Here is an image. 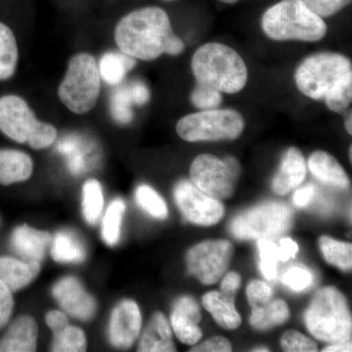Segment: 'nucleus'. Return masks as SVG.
<instances>
[{"mask_svg":"<svg viewBox=\"0 0 352 352\" xmlns=\"http://www.w3.org/2000/svg\"><path fill=\"white\" fill-rule=\"evenodd\" d=\"M29 104L18 95L0 97V131L18 143H27L38 124Z\"/></svg>","mask_w":352,"mask_h":352,"instance_id":"f8f14e48","label":"nucleus"},{"mask_svg":"<svg viewBox=\"0 0 352 352\" xmlns=\"http://www.w3.org/2000/svg\"><path fill=\"white\" fill-rule=\"evenodd\" d=\"M305 321L316 339L335 344L351 340V311L344 296L333 287H325L315 294Z\"/></svg>","mask_w":352,"mask_h":352,"instance_id":"39448f33","label":"nucleus"},{"mask_svg":"<svg viewBox=\"0 0 352 352\" xmlns=\"http://www.w3.org/2000/svg\"><path fill=\"white\" fill-rule=\"evenodd\" d=\"M191 69L197 85H205L222 94H237L249 80V71L239 53L220 43L200 46L191 60Z\"/></svg>","mask_w":352,"mask_h":352,"instance_id":"7ed1b4c3","label":"nucleus"},{"mask_svg":"<svg viewBox=\"0 0 352 352\" xmlns=\"http://www.w3.org/2000/svg\"><path fill=\"white\" fill-rule=\"evenodd\" d=\"M190 99L194 107L204 111L219 108L223 101V96L219 90L205 87V85H197L191 92Z\"/></svg>","mask_w":352,"mask_h":352,"instance_id":"f704fd0d","label":"nucleus"},{"mask_svg":"<svg viewBox=\"0 0 352 352\" xmlns=\"http://www.w3.org/2000/svg\"><path fill=\"white\" fill-rule=\"evenodd\" d=\"M46 324L51 329L53 333L61 330L66 326L69 325L68 318L63 312L58 311V310H52L48 312L45 317Z\"/></svg>","mask_w":352,"mask_h":352,"instance_id":"de8ad7c7","label":"nucleus"},{"mask_svg":"<svg viewBox=\"0 0 352 352\" xmlns=\"http://www.w3.org/2000/svg\"><path fill=\"white\" fill-rule=\"evenodd\" d=\"M34 170L32 157L19 150H0V184L23 182Z\"/></svg>","mask_w":352,"mask_h":352,"instance_id":"4be33fe9","label":"nucleus"},{"mask_svg":"<svg viewBox=\"0 0 352 352\" xmlns=\"http://www.w3.org/2000/svg\"><path fill=\"white\" fill-rule=\"evenodd\" d=\"M307 176V163L302 152L289 148L285 153L279 170L273 178L272 189L278 195L284 196L300 186Z\"/></svg>","mask_w":352,"mask_h":352,"instance_id":"dca6fc26","label":"nucleus"},{"mask_svg":"<svg viewBox=\"0 0 352 352\" xmlns=\"http://www.w3.org/2000/svg\"><path fill=\"white\" fill-rule=\"evenodd\" d=\"M164 1L170 2V1H176V0H164Z\"/></svg>","mask_w":352,"mask_h":352,"instance_id":"864d4df0","label":"nucleus"},{"mask_svg":"<svg viewBox=\"0 0 352 352\" xmlns=\"http://www.w3.org/2000/svg\"><path fill=\"white\" fill-rule=\"evenodd\" d=\"M175 36L170 16L157 6L131 11L118 22L115 29L120 51L141 61H154L166 54Z\"/></svg>","mask_w":352,"mask_h":352,"instance_id":"f03ea898","label":"nucleus"},{"mask_svg":"<svg viewBox=\"0 0 352 352\" xmlns=\"http://www.w3.org/2000/svg\"><path fill=\"white\" fill-rule=\"evenodd\" d=\"M142 317L138 303L124 300L113 308L109 325L111 344L118 349H129L138 340Z\"/></svg>","mask_w":352,"mask_h":352,"instance_id":"ddd939ff","label":"nucleus"},{"mask_svg":"<svg viewBox=\"0 0 352 352\" xmlns=\"http://www.w3.org/2000/svg\"><path fill=\"white\" fill-rule=\"evenodd\" d=\"M135 65L136 60L122 51L106 52L98 65L101 80L110 85H120Z\"/></svg>","mask_w":352,"mask_h":352,"instance_id":"b1692460","label":"nucleus"},{"mask_svg":"<svg viewBox=\"0 0 352 352\" xmlns=\"http://www.w3.org/2000/svg\"><path fill=\"white\" fill-rule=\"evenodd\" d=\"M319 245H320L324 258L329 263L344 271L351 270L352 245L351 243L340 242L327 236H322L319 239Z\"/></svg>","mask_w":352,"mask_h":352,"instance_id":"cd10ccee","label":"nucleus"},{"mask_svg":"<svg viewBox=\"0 0 352 352\" xmlns=\"http://www.w3.org/2000/svg\"><path fill=\"white\" fill-rule=\"evenodd\" d=\"M41 272L38 261H22L13 258H0V281L11 289L19 291L31 284Z\"/></svg>","mask_w":352,"mask_h":352,"instance_id":"aec40b11","label":"nucleus"},{"mask_svg":"<svg viewBox=\"0 0 352 352\" xmlns=\"http://www.w3.org/2000/svg\"><path fill=\"white\" fill-rule=\"evenodd\" d=\"M129 90H131V98L134 105L142 107L149 102L150 97H151L149 88L141 80L132 82L129 85Z\"/></svg>","mask_w":352,"mask_h":352,"instance_id":"37998d69","label":"nucleus"},{"mask_svg":"<svg viewBox=\"0 0 352 352\" xmlns=\"http://www.w3.org/2000/svg\"><path fill=\"white\" fill-rule=\"evenodd\" d=\"M295 83L307 98L325 101L333 113L344 112L352 101L351 59L330 51L309 55L296 68Z\"/></svg>","mask_w":352,"mask_h":352,"instance_id":"f257e3e1","label":"nucleus"},{"mask_svg":"<svg viewBox=\"0 0 352 352\" xmlns=\"http://www.w3.org/2000/svg\"><path fill=\"white\" fill-rule=\"evenodd\" d=\"M232 351V346L230 342L224 337L210 338L198 346L190 349L192 352H229Z\"/></svg>","mask_w":352,"mask_h":352,"instance_id":"79ce46f5","label":"nucleus"},{"mask_svg":"<svg viewBox=\"0 0 352 352\" xmlns=\"http://www.w3.org/2000/svg\"><path fill=\"white\" fill-rule=\"evenodd\" d=\"M133 105L129 85L118 87L111 96L110 110L113 119L118 124H129L133 120Z\"/></svg>","mask_w":352,"mask_h":352,"instance_id":"473e14b6","label":"nucleus"},{"mask_svg":"<svg viewBox=\"0 0 352 352\" xmlns=\"http://www.w3.org/2000/svg\"><path fill=\"white\" fill-rule=\"evenodd\" d=\"M289 310L288 305L282 300L268 302L263 307H252L250 322L254 329L258 331H267L280 326L288 320Z\"/></svg>","mask_w":352,"mask_h":352,"instance_id":"a878e982","label":"nucleus"},{"mask_svg":"<svg viewBox=\"0 0 352 352\" xmlns=\"http://www.w3.org/2000/svg\"><path fill=\"white\" fill-rule=\"evenodd\" d=\"M124 212L126 203L122 199H115L104 215L102 222V237L104 242L110 247H113L119 242Z\"/></svg>","mask_w":352,"mask_h":352,"instance_id":"c85d7f7f","label":"nucleus"},{"mask_svg":"<svg viewBox=\"0 0 352 352\" xmlns=\"http://www.w3.org/2000/svg\"><path fill=\"white\" fill-rule=\"evenodd\" d=\"M316 193V186L314 184H308L302 188L296 190L294 195V203L296 207L305 208L314 198Z\"/></svg>","mask_w":352,"mask_h":352,"instance_id":"a18cd8bd","label":"nucleus"},{"mask_svg":"<svg viewBox=\"0 0 352 352\" xmlns=\"http://www.w3.org/2000/svg\"><path fill=\"white\" fill-rule=\"evenodd\" d=\"M248 300L252 307H263L270 302L272 289L265 282L254 280L247 288Z\"/></svg>","mask_w":352,"mask_h":352,"instance_id":"ea45409f","label":"nucleus"},{"mask_svg":"<svg viewBox=\"0 0 352 352\" xmlns=\"http://www.w3.org/2000/svg\"><path fill=\"white\" fill-rule=\"evenodd\" d=\"M104 196L100 183L87 180L82 187V214L89 224H95L103 210Z\"/></svg>","mask_w":352,"mask_h":352,"instance_id":"c756f323","label":"nucleus"},{"mask_svg":"<svg viewBox=\"0 0 352 352\" xmlns=\"http://www.w3.org/2000/svg\"><path fill=\"white\" fill-rule=\"evenodd\" d=\"M307 164L310 173L320 182L338 188H349V179L346 170L329 153H312L308 159Z\"/></svg>","mask_w":352,"mask_h":352,"instance_id":"412c9836","label":"nucleus"},{"mask_svg":"<svg viewBox=\"0 0 352 352\" xmlns=\"http://www.w3.org/2000/svg\"><path fill=\"white\" fill-rule=\"evenodd\" d=\"M241 286V277L238 273L230 272L226 274L221 283V293L224 295L235 296Z\"/></svg>","mask_w":352,"mask_h":352,"instance_id":"49530a36","label":"nucleus"},{"mask_svg":"<svg viewBox=\"0 0 352 352\" xmlns=\"http://www.w3.org/2000/svg\"><path fill=\"white\" fill-rule=\"evenodd\" d=\"M261 29L272 41L310 43L322 41L328 30L302 0H282L270 7L261 17Z\"/></svg>","mask_w":352,"mask_h":352,"instance_id":"20e7f679","label":"nucleus"},{"mask_svg":"<svg viewBox=\"0 0 352 352\" xmlns=\"http://www.w3.org/2000/svg\"><path fill=\"white\" fill-rule=\"evenodd\" d=\"M19 51L12 30L0 22V80L12 78L17 69Z\"/></svg>","mask_w":352,"mask_h":352,"instance_id":"bb28decb","label":"nucleus"},{"mask_svg":"<svg viewBox=\"0 0 352 352\" xmlns=\"http://www.w3.org/2000/svg\"><path fill=\"white\" fill-rule=\"evenodd\" d=\"M101 80L94 57L88 53H78L69 60L63 80L58 88V96L71 112L83 115L96 105Z\"/></svg>","mask_w":352,"mask_h":352,"instance_id":"423d86ee","label":"nucleus"},{"mask_svg":"<svg viewBox=\"0 0 352 352\" xmlns=\"http://www.w3.org/2000/svg\"><path fill=\"white\" fill-rule=\"evenodd\" d=\"M314 281L311 272L302 267H292L282 276L285 286L294 292H302L307 289Z\"/></svg>","mask_w":352,"mask_h":352,"instance_id":"58836bf2","label":"nucleus"},{"mask_svg":"<svg viewBox=\"0 0 352 352\" xmlns=\"http://www.w3.org/2000/svg\"><path fill=\"white\" fill-rule=\"evenodd\" d=\"M220 2H223V3L226 4H234L236 3V2L239 1V0H219Z\"/></svg>","mask_w":352,"mask_h":352,"instance_id":"603ef678","label":"nucleus"},{"mask_svg":"<svg viewBox=\"0 0 352 352\" xmlns=\"http://www.w3.org/2000/svg\"><path fill=\"white\" fill-rule=\"evenodd\" d=\"M232 256L233 247L228 241H205L190 249L187 267L201 283L214 284L228 268Z\"/></svg>","mask_w":352,"mask_h":352,"instance_id":"9d476101","label":"nucleus"},{"mask_svg":"<svg viewBox=\"0 0 352 352\" xmlns=\"http://www.w3.org/2000/svg\"><path fill=\"white\" fill-rule=\"evenodd\" d=\"M239 173V163L235 157L222 161L210 154L197 157L190 168V176L197 188L219 200L233 195Z\"/></svg>","mask_w":352,"mask_h":352,"instance_id":"1a4fd4ad","label":"nucleus"},{"mask_svg":"<svg viewBox=\"0 0 352 352\" xmlns=\"http://www.w3.org/2000/svg\"><path fill=\"white\" fill-rule=\"evenodd\" d=\"M175 199L185 219L197 226H214L223 217L221 201L204 193L188 180L176 184Z\"/></svg>","mask_w":352,"mask_h":352,"instance_id":"9b49d317","label":"nucleus"},{"mask_svg":"<svg viewBox=\"0 0 352 352\" xmlns=\"http://www.w3.org/2000/svg\"><path fill=\"white\" fill-rule=\"evenodd\" d=\"M298 252V245L291 238H283L280 241L278 247V258L279 261H287L291 258H295Z\"/></svg>","mask_w":352,"mask_h":352,"instance_id":"c03bdc74","label":"nucleus"},{"mask_svg":"<svg viewBox=\"0 0 352 352\" xmlns=\"http://www.w3.org/2000/svg\"><path fill=\"white\" fill-rule=\"evenodd\" d=\"M351 340H347V342H336L333 346H327L326 349H323L324 352H344L349 351L351 352Z\"/></svg>","mask_w":352,"mask_h":352,"instance_id":"09e8293b","label":"nucleus"},{"mask_svg":"<svg viewBox=\"0 0 352 352\" xmlns=\"http://www.w3.org/2000/svg\"><path fill=\"white\" fill-rule=\"evenodd\" d=\"M53 296L67 314L80 320H89L96 311L94 296L87 294L75 277H66L53 287Z\"/></svg>","mask_w":352,"mask_h":352,"instance_id":"4468645a","label":"nucleus"},{"mask_svg":"<svg viewBox=\"0 0 352 352\" xmlns=\"http://www.w3.org/2000/svg\"><path fill=\"white\" fill-rule=\"evenodd\" d=\"M51 254L58 263H82L87 256L82 241L73 232L60 231L55 236L51 248Z\"/></svg>","mask_w":352,"mask_h":352,"instance_id":"393cba45","label":"nucleus"},{"mask_svg":"<svg viewBox=\"0 0 352 352\" xmlns=\"http://www.w3.org/2000/svg\"><path fill=\"white\" fill-rule=\"evenodd\" d=\"M200 307L194 298L182 296L175 302L171 311V328L183 344L194 346L201 339Z\"/></svg>","mask_w":352,"mask_h":352,"instance_id":"2eb2a0df","label":"nucleus"},{"mask_svg":"<svg viewBox=\"0 0 352 352\" xmlns=\"http://www.w3.org/2000/svg\"><path fill=\"white\" fill-rule=\"evenodd\" d=\"M245 126L244 117L238 111L217 108L184 116L176 124V132L187 142L235 140Z\"/></svg>","mask_w":352,"mask_h":352,"instance_id":"0eeeda50","label":"nucleus"},{"mask_svg":"<svg viewBox=\"0 0 352 352\" xmlns=\"http://www.w3.org/2000/svg\"><path fill=\"white\" fill-rule=\"evenodd\" d=\"M292 224L293 212L286 204L267 201L234 217L229 229L236 239H270L288 232Z\"/></svg>","mask_w":352,"mask_h":352,"instance_id":"6e6552de","label":"nucleus"},{"mask_svg":"<svg viewBox=\"0 0 352 352\" xmlns=\"http://www.w3.org/2000/svg\"><path fill=\"white\" fill-rule=\"evenodd\" d=\"M281 346L284 351L288 352L318 351V346L314 340L295 330L287 331L282 336Z\"/></svg>","mask_w":352,"mask_h":352,"instance_id":"c9c22d12","label":"nucleus"},{"mask_svg":"<svg viewBox=\"0 0 352 352\" xmlns=\"http://www.w3.org/2000/svg\"><path fill=\"white\" fill-rule=\"evenodd\" d=\"M344 127H346V131L349 135L352 134V113L349 112V115L346 118V120H344Z\"/></svg>","mask_w":352,"mask_h":352,"instance_id":"8fccbe9b","label":"nucleus"},{"mask_svg":"<svg viewBox=\"0 0 352 352\" xmlns=\"http://www.w3.org/2000/svg\"><path fill=\"white\" fill-rule=\"evenodd\" d=\"M138 351H176L170 323L162 312H157L153 315L139 342Z\"/></svg>","mask_w":352,"mask_h":352,"instance_id":"6ab92c4d","label":"nucleus"},{"mask_svg":"<svg viewBox=\"0 0 352 352\" xmlns=\"http://www.w3.org/2000/svg\"><path fill=\"white\" fill-rule=\"evenodd\" d=\"M51 242L50 233L28 226L17 227L11 237L14 251L27 261H41Z\"/></svg>","mask_w":352,"mask_h":352,"instance_id":"a211bd4d","label":"nucleus"},{"mask_svg":"<svg viewBox=\"0 0 352 352\" xmlns=\"http://www.w3.org/2000/svg\"><path fill=\"white\" fill-rule=\"evenodd\" d=\"M312 11L322 19L332 17L351 3V0H302Z\"/></svg>","mask_w":352,"mask_h":352,"instance_id":"4c0bfd02","label":"nucleus"},{"mask_svg":"<svg viewBox=\"0 0 352 352\" xmlns=\"http://www.w3.org/2000/svg\"><path fill=\"white\" fill-rule=\"evenodd\" d=\"M56 138V129L52 124L38 120V124L32 129L27 143L34 149L41 150L50 147L55 142Z\"/></svg>","mask_w":352,"mask_h":352,"instance_id":"e433bc0d","label":"nucleus"},{"mask_svg":"<svg viewBox=\"0 0 352 352\" xmlns=\"http://www.w3.org/2000/svg\"><path fill=\"white\" fill-rule=\"evenodd\" d=\"M38 328L36 320L23 315L11 324L0 340V352H32L38 346Z\"/></svg>","mask_w":352,"mask_h":352,"instance_id":"f3484780","label":"nucleus"},{"mask_svg":"<svg viewBox=\"0 0 352 352\" xmlns=\"http://www.w3.org/2000/svg\"><path fill=\"white\" fill-rule=\"evenodd\" d=\"M52 351L80 352L87 351V338L80 329L66 326L53 333Z\"/></svg>","mask_w":352,"mask_h":352,"instance_id":"7c9ffc66","label":"nucleus"},{"mask_svg":"<svg viewBox=\"0 0 352 352\" xmlns=\"http://www.w3.org/2000/svg\"><path fill=\"white\" fill-rule=\"evenodd\" d=\"M234 298L219 293L210 292L203 296L204 307L212 315L220 327L227 330H236L241 325V316L236 310Z\"/></svg>","mask_w":352,"mask_h":352,"instance_id":"5701e85b","label":"nucleus"},{"mask_svg":"<svg viewBox=\"0 0 352 352\" xmlns=\"http://www.w3.org/2000/svg\"><path fill=\"white\" fill-rule=\"evenodd\" d=\"M252 351H256V352H267V351H270V349H266V347H258V349H252Z\"/></svg>","mask_w":352,"mask_h":352,"instance_id":"3c124183","label":"nucleus"},{"mask_svg":"<svg viewBox=\"0 0 352 352\" xmlns=\"http://www.w3.org/2000/svg\"><path fill=\"white\" fill-rule=\"evenodd\" d=\"M261 256V271L264 278L275 280L277 277L278 245L270 239H261L258 243Z\"/></svg>","mask_w":352,"mask_h":352,"instance_id":"72a5a7b5","label":"nucleus"},{"mask_svg":"<svg viewBox=\"0 0 352 352\" xmlns=\"http://www.w3.org/2000/svg\"><path fill=\"white\" fill-rule=\"evenodd\" d=\"M14 300L12 292L0 281V330L7 325L12 315Z\"/></svg>","mask_w":352,"mask_h":352,"instance_id":"a19ab883","label":"nucleus"},{"mask_svg":"<svg viewBox=\"0 0 352 352\" xmlns=\"http://www.w3.org/2000/svg\"><path fill=\"white\" fill-rule=\"evenodd\" d=\"M135 199L139 207L155 219H166L168 217V210L166 201L149 185L138 186Z\"/></svg>","mask_w":352,"mask_h":352,"instance_id":"2f4dec72","label":"nucleus"}]
</instances>
